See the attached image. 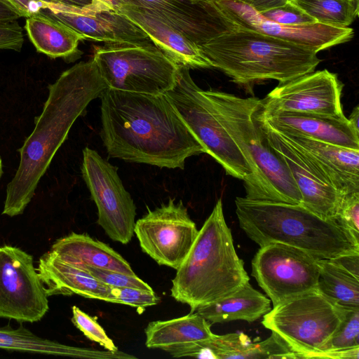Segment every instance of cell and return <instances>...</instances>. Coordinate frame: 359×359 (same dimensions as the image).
<instances>
[{
    "mask_svg": "<svg viewBox=\"0 0 359 359\" xmlns=\"http://www.w3.org/2000/svg\"><path fill=\"white\" fill-rule=\"evenodd\" d=\"M101 98V137L108 155L125 161L184 169L205 153L165 94L109 88Z\"/></svg>",
    "mask_w": 359,
    "mask_h": 359,
    "instance_id": "1",
    "label": "cell"
},
{
    "mask_svg": "<svg viewBox=\"0 0 359 359\" xmlns=\"http://www.w3.org/2000/svg\"><path fill=\"white\" fill-rule=\"evenodd\" d=\"M107 88L93 58L65 70L48 86L42 112L18 150L20 163L6 187L3 215L14 217L23 213L75 121Z\"/></svg>",
    "mask_w": 359,
    "mask_h": 359,
    "instance_id": "2",
    "label": "cell"
},
{
    "mask_svg": "<svg viewBox=\"0 0 359 359\" xmlns=\"http://www.w3.org/2000/svg\"><path fill=\"white\" fill-rule=\"evenodd\" d=\"M235 204L240 227L260 247L282 243L318 259L359 252V241L336 221L324 219L302 204L245 197H236Z\"/></svg>",
    "mask_w": 359,
    "mask_h": 359,
    "instance_id": "3",
    "label": "cell"
},
{
    "mask_svg": "<svg viewBox=\"0 0 359 359\" xmlns=\"http://www.w3.org/2000/svg\"><path fill=\"white\" fill-rule=\"evenodd\" d=\"M243 261L235 250L219 199L198 231L172 280L171 296L191 312L228 297L249 282Z\"/></svg>",
    "mask_w": 359,
    "mask_h": 359,
    "instance_id": "4",
    "label": "cell"
},
{
    "mask_svg": "<svg viewBox=\"0 0 359 359\" xmlns=\"http://www.w3.org/2000/svg\"><path fill=\"white\" fill-rule=\"evenodd\" d=\"M199 48L213 68L245 85L284 83L314 71L320 62L309 48L237 25Z\"/></svg>",
    "mask_w": 359,
    "mask_h": 359,
    "instance_id": "5",
    "label": "cell"
},
{
    "mask_svg": "<svg viewBox=\"0 0 359 359\" xmlns=\"http://www.w3.org/2000/svg\"><path fill=\"white\" fill-rule=\"evenodd\" d=\"M215 115L238 147L252 170L245 198L255 201L302 204V196L285 163L269 145L255 113L262 100L202 90Z\"/></svg>",
    "mask_w": 359,
    "mask_h": 359,
    "instance_id": "6",
    "label": "cell"
},
{
    "mask_svg": "<svg viewBox=\"0 0 359 359\" xmlns=\"http://www.w3.org/2000/svg\"><path fill=\"white\" fill-rule=\"evenodd\" d=\"M165 95L205 153L227 175L242 180L248 189L252 175L249 164L218 120L202 89L192 79L188 67L178 65L176 82Z\"/></svg>",
    "mask_w": 359,
    "mask_h": 359,
    "instance_id": "7",
    "label": "cell"
},
{
    "mask_svg": "<svg viewBox=\"0 0 359 359\" xmlns=\"http://www.w3.org/2000/svg\"><path fill=\"white\" fill-rule=\"evenodd\" d=\"M93 59L111 89L162 95L176 82L178 65L153 43H104Z\"/></svg>",
    "mask_w": 359,
    "mask_h": 359,
    "instance_id": "8",
    "label": "cell"
},
{
    "mask_svg": "<svg viewBox=\"0 0 359 359\" xmlns=\"http://www.w3.org/2000/svg\"><path fill=\"white\" fill-rule=\"evenodd\" d=\"M342 316V307L316 289L274 306L263 316L262 324L282 337L299 358H311L321 351Z\"/></svg>",
    "mask_w": 359,
    "mask_h": 359,
    "instance_id": "9",
    "label": "cell"
},
{
    "mask_svg": "<svg viewBox=\"0 0 359 359\" xmlns=\"http://www.w3.org/2000/svg\"><path fill=\"white\" fill-rule=\"evenodd\" d=\"M117 170L96 151L83 150L81 173L97 208V223L111 240L127 244L134 234L136 206Z\"/></svg>",
    "mask_w": 359,
    "mask_h": 359,
    "instance_id": "10",
    "label": "cell"
},
{
    "mask_svg": "<svg viewBox=\"0 0 359 359\" xmlns=\"http://www.w3.org/2000/svg\"><path fill=\"white\" fill-rule=\"evenodd\" d=\"M252 275L274 306L317 289L318 259L287 245L269 243L260 247L254 256Z\"/></svg>",
    "mask_w": 359,
    "mask_h": 359,
    "instance_id": "11",
    "label": "cell"
},
{
    "mask_svg": "<svg viewBox=\"0 0 359 359\" xmlns=\"http://www.w3.org/2000/svg\"><path fill=\"white\" fill-rule=\"evenodd\" d=\"M48 296L33 257L21 248L0 246V318L39 321L49 309Z\"/></svg>",
    "mask_w": 359,
    "mask_h": 359,
    "instance_id": "12",
    "label": "cell"
},
{
    "mask_svg": "<svg viewBox=\"0 0 359 359\" xmlns=\"http://www.w3.org/2000/svg\"><path fill=\"white\" fill-rule=\"evenodd\" d=\"M198 231L182 201L148 212L135 224L134 233L146 254L159 265L177 269L190 251Z\"/></svg>",
    "mask_w": 359,
    "mask_h": 359,
    "instance_id": "13",
    "label": "cell"
},
{
    "mask_svg": "<svg viewBox=\"0 0 359 359\" xmlns=\"http://www.w3.org/2000/svg\"><path fill=\"white\" fill-rule=\"evenodd\" d=\"M342 89L336 74L327 69L313 71L280 83L262 100L259 111L342 117Z\"/></svg>",
    "mask_w": 359,
    "mask_h": 359,
    "instance_id": "14",
    "label": "cell"
},
{
    "mask_svg": "<svg viewBox=\"0 0 359 359\" xmlns=\"http://www.w3.org/2000/svg\"><path fill=\"white\" fill-rule=\"evenodd\" d=\"M269 145L287 165L302 196V205L318 216L336 221L344 194L337 190L318 168L255 113Z\"/></svg>",
    "mask_w": 359,
    "mask_h": 359,
    "instance_id": "15",
    "label": "cell"
},
{
    "mask_svg": "<svg viewBox=\"0 0 359 359\" xmlns=\"http://www.w3.org/2000/svg\"><path fill=\"white\" fill-rule=\"evenodd\" d=\"M43 11L83 35L85 40L104 43H153L126 16L99 1L92 0L84 6L44 2Z\"/></svg>",
    "mask_w": 359,
    "mask_h": 359,
    "instance_id": "16",
    "label": "cell"
},
{
    "mask_svg": "<svg viewBox=\"0 0 359 359\" xmlns=\"http://www.w3.org/2000/svg\"><path fill=\"white\" fill-rule=\"evenodd\" d=\"M236 25L278 37L313 50H322L346 43L354 34L352 28L316 22L304 25H285L270 21L250 6L235 0L213 1Z\"/></svg>",
    "mask_w": 359,
    "mask_h": 359,
    "instance_id": "17",
    "label": "cell"
},
{
    "mask_svg": "<svg viewBox=\"0 0 359 359\" xmlns=\"http://www.w3.org/2000/svg\"><path fill=\"white\" fill-rule=\"evenodd\" d=\"M127 1L158 17L198 46L236 26L212 1Z\"/></svg>",
    "mask_w": 359,
    "mask_h": 359,
    "instance_id": "18",
    "label": "cell"
},
{
    "mask_svg": "<svg viewBox=\"0 0 359 359\" xmlns=\"http://www.w3.org/2000/svg\"><path fill=\"white\" fill-rule=\"evenodd\" d=\"M259 109L256 115L280 133L359 149V134L345 116L331 117L296 113L262 114Z\"/></svg>",
    "mask_w": 359,
    "mask_h": 359,
    "instance_id": "19",
    "label": "cell"
},
{
    "mask_svg": "<svg viewBox=\"0 0 359 359\" xmlns=\"http://www.w3.org/2000/svg\"><path fill=\"white\" fill-rule=\"evenodd\" d=\"M280 133L304 154L339 192H359V149Z\"/></svg>",
    "mask_w": 359,
    "mask_h": 359,
    "instance_id": "20",
    "label": "cell"
},
{
    "mask_svg": "<svg viewBox=\"0 0 359 359\" xmlns=\"http://www.w3.org/2000/svg\"><path fill=\"white\" fill-rule=\"evenodd\" d=\"M118 12L126 16L149 36L168 57L190 68H212L199 46L165 21L144 8L127 4Z\"/></svg>",
    "mask_w": 359,
    "mask_h": 359,
    "instance_id": "21",
    "label": "cell"
},
{
    "mask_svg": "<svg viewBox=\"0 0 359 359\" xmlns=\"http://www.w3.org/2000/svg\"><path fill=\"white\" fill-rule=\"evenodd\" d=\"M36 269L48 297L76 294L109 302L111 287L82 268L60 259L50 250L40 257Z\"/></svg>",
    "mask_w": 359,
    "mask_h": 359,
    "instance_id": "22",
    "label": "cell"
},
{
    "mask_svg": "<svg viewBox=\"0 0 359 359\" xmlns=\"http://www.w3.org/2000/svg\"><path fill=\"white\" fill-rule=\"evenodd\" d=\"M25 29L36 50L50 58L72 62L81 55L84 36L43 10L27 18Z\"/></svg>",
    "mask_w": 359,
    "mask_h": 359,
    "instance_id": "23",
    "label": "cell"
},
{
    "mask_svg": "<svg viewBox=\"0 0 359 359\" xmlns=\"http://www.w3.org/2000/svg\"><path fill=\"white\" fill-rule=\"evenodd\" d=\"M50 250L63 261L76 266L86 265L135 275L120 254L87 234L72 232L57 239Z\"/></svg>",
    "mask_w": 359,
    "mask_h": 359,
    "instance_id": "24",
    "label": "cell"
},
{
    "mask_svg": "<svg viewBox=\"0 0 359 359\" xmlns=\"http://www.w3.org/2000/svg\"><path fill=\"white\" fill-rule=\"evenodd\" d=\"M271 310V301L255 290L248 282L236 292L195 311L209 323H224L234 320L255 321Z\"/></svg>",
    "mask_w": 359,
    "mask_h": 359,
    "instance_id": "25",
    "label": "cell"
},
{
    "mask_svg": "<svg viewBox=\"0 0 359 359\" xmlns=\"http://www.w3.org/2000/svg\"><path fill=\"white\" fill-rule=\"evenodd\" d=\"M0 348L21 352L65 356L75 358L115 359L111 351L75 347L41 337L20 325L0 327Z\"/></svg>",
    "mask_w": 359,
    "mask_h": 359,
    "instance_id": "26",
    "label": "cell"
},
{
    "mask_svg": "<svg viewBox=\"0 0 359 359\" xmlns=\"http://www.w3.org/2000/svg\"><path fill=\"white\" fill-rule=\"evenodd\" d=\"M209 323L197 312L167 320H156L145 328V345L149 348L208 339L213 336Z\"/></svg>",
    "mask_w": 359,
    "mask_h": 359,
    "instance_id": "27",
    "label": "cell"
},
{
    "mask_svg": "<svg viewBox=\"0 0 359 359\" xmlns=\"http://www.w3.org/2000/svg\"><path fill=\"white\" fill-rule=\"evenodd\" d=\"M317 290L336 305L359 308V278L332 259H318Z\"/></svg>",
    "mask_w": 359,
    "mask_h": 359,
    "instance_id": "28",
    "label": "cell"
},
{
    "mask_svg": "<svg viewBox=\"0 0 359 359\" xmlns=\"http://www.w3.org/2000/svg\"><path fill=\"white\" fill-rule=\"evenodd\" d=\"M202 358L250 359L265 358L262 341L253 343L243 333L213 334L197 341Z\"/></svg>",
    "mask_w": 359,
    "mask_h": 359,
    "instance_id": "29",
    "label": "cell"
},
{
    "mask_svg": "<svg viewBox=\"0 0 359 359\" xmlns=\"http://www.w3.org/2000/svg\"><path fill=\"white\" fill-rule=\"evenodd\" d=\"M317 22L348 27L358 15L359 0H290Z\"/></svg>",
    "mask_w": 359,
    "mask_h": 359,
    "instance_id": "30",
    "label": "cell"
},
{
    "mask_svg": "<svg viewBox=\"0 0 359 359\" xmlns=\"http://www.w3.org/2000/svg\"><path fill=\"white\" fill-rule=\"evenodd\" d=\"M341 307V323L320 352L359 347V308Z\"/></svg>",
    "mask_w": 359,
    "mask_h": 359,
    "instance_id": "31",
    "label": "cell"
},
{
    "mask_svg": "<svg viewBox=\"0 0 359 359\" xmlns=\"http://www.w3.org/2000/svg\"><path fill=\"white\" fill-rule=\"evenodd\" d=\"M72 311V322L86 337L99 344L106 350L118 351L114 341L94 318L83 312L76 306H73Z\"/></svg>",
    "mask_w": 359,
    "mask_h": 359,
    "instance_id": "32",
    "label": "cell"
},
{
    "mask_svg": "<svg viewBox=\"0 0 359 359\" xmlns=\"http://www.w3.org/2000/svg\"><path fill=\"white\" fill-rule=\"evenodd\" d=\"M159 301V297L154 290L128 287H111L110 297L108 302L144 309L147 306L156 305Z\"/></svg>",
    "mask_w": 359,
    "mask_h": 359,
    "instance_id": "33",
    "label": "cell"
},
{
    "mask_svg": "<svg viewBox=\"0 0 359 359\" xmlns=\"http://www.w3.org/2000/svg\"><path fill=\"white\" fill-rule=\"evenodd\" d=\"M259 14L270 21L285 25H304L317 22L314 18L290 0L283 5L264 11Z\"/></svg>",
    "mask_w": 359,
    "mask_h": 359,
    "instance_id": "34",
    "label": "cell"
},
{
    "mask_svg": "<svg viewBox=\"0 0 359 359\" xmlns=\"http://www.w3.org/2000/svg\"><path fill=\"white\" fill-rule=\"evenodd\" d=\"M77 266L86 270L96 279L109 287H128L146 290H153L147 283L138 278L136 275H128L115 271L95 268L86 265H80Z\"/></svg>",
    "mask_w": 359,
    "mask_h": 359,
    "instance_id": "35",
    "label": "cell"
},
{
    "mask_svg": "<svg viewBox=\"0 0 359 359\" xmlns=\"http://www.w3.org/2000/svg\"><path fill=\"white\" fill-rule=\"evenodd\" d=\"M336 222L359 241V192L344 194L337 213Z\"/></svg>",
    "mask_w": 359,
    "mask_h": 359,
    "instance_id": "36",
    "label": "cell"
},
{
    "mask_svg": "<svg viewBox=\"0 0 359 359\" xmlns=\"http://www.w3.org/2000/svg\"><path fill=\"white\" fill-rule=\"evenodd\" d=\"M24 43L22 28L17 21L0 22V50L20 52Z\"/></svg>",
    "mask_w": 359,
    "mask_h": 359,
    "instance_id": "37",
    "label": "cell"
},
{
    "mask_svg": "<svg viewBox=\"0 0 359 359\" xmlns=\"http://www.w3.org/2000/svg\"><path fill=\"white\" fill-rule=\"evenodd\" d=\"M20 18H28L44 9V2L40 0H3Z\"/></svg>",
    "mask_w": 359,
    "mask_h": 359,
    "instance_id": "38",
    "label": "cell"
},
{
    "mask_svg": "<svg viewBox=\"0 0 359 359\" xmlns=\"http://www.w3.org/2000/svg\"><path fill=\"white\" fill-rule=\"evenodd\" d=\"M332 260L341 268L359 278V252L346 254Z\"/></svg>",
    "mask_w": 359,
    "mask_h": 359,
    "instance_id": "39",
    "label": "cell"
},
{
    "mask_svg": "<svg viewBox=\"0 0 359 359\" xmlns=\"http://www.w3.org/2000/svg\"><path fill=\"white\" fill-rule=\"evenodd\" d=\"M311 358L358 359L359 347L333 351L319 352Z\"/></svg>",
    "mask_w": 359,
    "mask_h": 359,
    "instance_id": "40",
    "label": "cell"
},
{
    "mask_svg": "<svg viewBox=\"0 0 359 359\" xmlns=\"http://www.w3.org/2000/svg\"><path fill=\"white\" fill-rule=\"evenodd\" d=\"M244 3L258 13H262L264 11L271 9L272 8L280 6L286 3L288 0H235Z\"/></svg>",
    "mask_w": 359,
    "mask_h": 359,
    "instance_id": "41",
    "label": "cell"
},
{
    "mask_svg": "<svg viewBox=\"0 0 359 359\" xmlns=\"http://www.w3.org/2000/svg\"><path fill=\"white\" fill-rule=\"evenodd\" d=\"M20 17L3 0H0V22H11L17 21Z\"/></svg>",
    "mask_w": 359,
    "mask_h": 359,
    "instance_id": "42",
    "label": "cell"
},
{
    "mask_svg": "<svg viewBox=\"0 0 359 359\" xmlns=\"http://www.w3.org/2000/svg\"><path fill=\"white\" fill-rule=\"evenodd\" d=\"M45 3L61 4L75 6H84L91 3L92 0H40Z\"/></svg>",
    "mask_w": 359,
    "mask_h": 359,
    "instance_id": "43",
    "label": "cell"
},
{
    "mask_svg": "<svg viewBox=\"0 0 359 359\" xmlns=\"http://www.w3.org/2000/svg\"><path fill=\"white\" fill-rule=\"evenodd\" d=\"M355 131L359 134V107L355 106L348 118Z\"/></svg>",
    "mask_w": 359,
    "mask_h": 359,
    "instance_id": "44",
    "label": "cell"
},
{
    "mask_svg": "<svg viewBox=\"0 0 359 359\" xmlns=\"http://www.w3.org/2000/svg\"><path fill=\"white\" fill-rule=\"evenodd\" d=\"M101 1L114 10L118 11L123 6L130 4L127 0H96Z\"/></svg>",
    "mask_w": 359,
    "mask_h": 359,
    "instance_id": "45",
    "label": "cell"
},
{
    "mask_svg": "<svg viewBox=\"0 0 359 359\" xmlns=\"http://www.w3.org/2000/svg\"><path fill=\"white\" fill-rule=\"evenodd\" d=\"M2 160H1V158L0 156V179H1V177L2 175Z\"/></svg>",
    "mask_w": 359,
    "mask_h": 359,
    "instance_id": "46",
    "label": "cell"
},
{
    "mask_svg": "<svg viewBox=\"0 0 359 359\" xmlns=\"http://www.w3.org/2000/svg\"><path fill=\"white\" fill-rule=\"evenodd\" d=\"M193 1H211V0H193Z\"/></svg>",
    "mask_w": 359,
    "mask_h": 359,
    "instance_id": "47",
    "label": "cell"
},
{
    "mask_svg": "<svg viewBox=\"0 0 359 359\" xmlns=\"http://www.w3.org/2000/svg\"><path fill=\"white\" fill-rule=\"evenodd\" d=\"M211 1H219V0H211Z\"/></svg>",
    "mask_w": 359,
    "mask_h": 359,
    "instance_id": "48",
    "label": "cell"
}]
</instances>
